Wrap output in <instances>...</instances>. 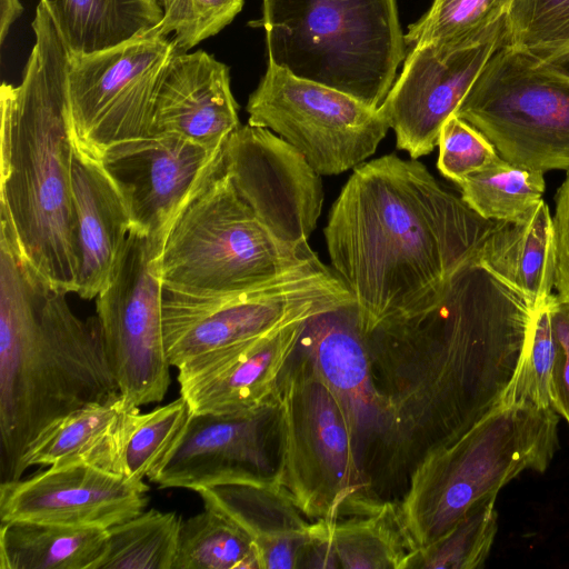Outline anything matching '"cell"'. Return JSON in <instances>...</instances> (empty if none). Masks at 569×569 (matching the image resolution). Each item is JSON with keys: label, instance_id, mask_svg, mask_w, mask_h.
Segmentation results:
<instances>
[{"label": "cell", "instance_id": "18", "mask_svg": "<svg viewBox=\"0 0 569 569\" xmlns=\"http://www.w3.org/2000/svg\"><path fill=\"white\" fill-rule=\"evenodd\" d=\"M240 126L229 67L203 50L176 52L158 89L152 133H176L224 148Z\"/></svg>", "mask_w": 569, "mask_h": 569}, {"label": "cell", "instance_id": "26", "mask_svg": "<svg viewBox=\"0 0 569 569\" xmlns=\"http://www.w3.org/2000/svg\"><path fill=\"white\" fill-rule=\"evenodd\" d=\"M249 535L224 515L204 508L182 520L172 569H257Z\"/></svg>", "mask_w": 569, "mask_h": 569}, {"label": "cell", "instance_id": "36", "mask_svg": "<svg viewBox=\"0 0 569 569\" xmlns=\"http://www.w3.org/2000/svg\"><path fill=\"white\" fill-rule=\"evenodd\" d=\"M438 147L437 167L442 176L456 183L500 157L483 133L455 113L443 123Z\"/></svg>", "mask_w": 569, "mask_h": 569}, {"label": "cell", "instance_id": "14", "mask_svg": "<svg viewBox=\"0 0 569 569\" xmlns=\"http://www.w3.org/2000/svg\"><path fill=\"white\" fill-rule=\"evenodd\" d=\"M509 42L506 20L479 43L457 49L436 44L410 47L400 74L379 107L397 147L411 159L438 146L441 128L491 56Z\"/></svg>", "mask_w": 569, "mask_h": 569}, {"label": "cell", "instance_id": "31", "mask_svg": "<svg viewBox=\"0 0 569 569\" xmlns=\"http://www.w3.org/2000/svg\"><path fill=\"white\" fill-rule=\"evenodd\" d=\"M190 417L183 397L142 413L124 453V475L143 481L162 465L177 443Z\"/></svg>", "mask_w": 569, "mask_h": 569}, {"label": "cell", "instance_id": "33", "mask_svg": "<svg viewBox=\"0 0 569 569\" xmlns=\"http://www.w3.org/2000/svg\"><path fill=\"white\" fill-rule=\"evenodd\" d=\"M163 17L156 27L160 34L173 33L177 53L216 36L241 11L244 0H158Z\"/></svg>", "mask_w": 569, "mask_h": 569}, {"label": "cell", "instance_id": "30", "mask_svg": "<svg viewBox=\"0 0 569 569\" xmlns=\"http://www.w3.org/2000/svg\"><path fill=\"white\" fill-rule=\"evenodd\" d=\"M496 498L475 503L451 529L427 546L422 566L450 569L481 567L498 530Z\"/></svg>", "mask_w": 569, "mask_h": 569}, {"label": "cell", "instance_id": "29", "mask_svg": "<svg viewBox=\"0 0 569 569\" xmlns=\"http://www.w3.org/2000/svg\"><path fill=\"white\" fill-rule=\"evenodd\" d=\"M512 0H433L408 27L406 44L443 49L472 46L488 38L505 20Z\"/></svg>", "mask_w": 569, "mask_h": 569}, {"label": "cell", "instance_id": "25", "mask_svg": "<svg viewBox=\"0 0 569 569\" xmlns=\"http://www.w3.org/2000/svg\"><path fill=\"white\" fill-rule=\"evenodd\" d=\"M182 518L174 511H142L108 528L94 569H172Z\"/></svg>", "mask_w": 569, "mask_h": 569}, {"label": "cell", "instance_id": "37", "mask_svg": "<svg viewBox=\"0 0 569 569\" xmlns=\"http://www.w3.org/2000/svg\"><path fill=\"white\" fill-rule=\"evenodd\" d=\"M550 319L556 338L551 408L569 425V301L552 293Z\"/></svg>", "mask_w": 569, "mask_h": 569}, {"label": "cell", "instance_id": "2", "mask_svg": "<svg viewBox=\"0 0 569 569\" xmlns=\"http://www.w3.org/2000/svg\"><path fill=\"white\" fill-rule=\"evenodd\" d=\"M31 26L36 40L21 82L1 86V224L51 290L76 293L69 50L42 2Z\"/></svg>", "mask_w": 569, "mask_h": 569}, {"label": "cell", "instance_id": "35", "mask_svg": "<svg viewBox=\"0 0 569 569\" xmlns=\"http://www.w3.org/2000/svg\"><path fill=\"white\" fill-rule=\"evenodd\" d=\"M391 530L385 525V518L350 521L342 526L328 525L331 553L345 568H385L399 567L405 558L395 551L396 542Z\"/></svg>", "mask_w": 569, "mask_h": 569}, {"label": "cell", "instance_id": "10", "mask_svg": "<svg viewBox=\"0 0 569 569\" xmlns=\"http://www.w3.org/2000/svg\"><path fill=\"white\" fill-rule=\"evenodd\" d=\"M247 112L250 126L286 140L320 176L360 166L390 129L379 108L270 61L248 99Z\"/></svg>", "mask_w": 569, "mask_h": 569}, {"label": "cell", "instance_id": "24", "mask_svg": "<svg viewBox=\"0 0 569 569\" xmlns=\"http://www.w3.org/2000/svg\"><path fill=\"white\" fill-rule=\"evenodd\" d=\"M107 540L103 528L1 522L0 569H94Z\"/></svg>", "mask_w": 569, "mask_h": 569}, {"label": "cell", "instance_id": "7", "mask_svg": "<svg viewBox=\"0 0 569 569\" xmlns=\"http://www.w3.org/2000/svg\"><path fill=\"white\" fill-rule=\"evenodd\" d=\"M558 423L551 408L502 403L438 448L427 477V546L522 471H546L558 448Z\"/></svg>", "mask_w": 569, "mask_h": 569}, {"label": "cell", "instance_id": "11", "mask_svg": "<svg viewBox=\"0 0 569 569\" xmlns=\"http://www.w3.org/2000/svg\"><path fill=\"white\" fill-rule=\"evenodd\" d=\"M160 250L131 229L113 276L97 296L107 359L122 398L132 406L161 401L170 386L162 331Z\"/></svg>", "mask_w": 569, "mask_h": 569}, {"label": "cell", "instance_id": "12", "mask_svg": "<svg viewBox=\"0 0 569 569\" xmlns=\"http://www.w3.org/2000/svg\"><path fill=\"white\" fill-rule=\"evenodd\" d=\"M223 151L153 132L109 149L101 161L128 202L131 229L144 233L161 253L181 212L221 171Z\"/></svg>", "mask_w": 569, "mask_h": 569}, {"label": "cell", "instance_id": "20", "mask_svg": "<svg viewBox=\"0 0 569 569\" xmlns=\"http://www.w3.org/2000/svg\"><path fill=\"white\" fill-rule=\"evenodd\" d=\"M142 413L121 395L87 405L44 429L28 447L18 479L32 466L83 462L124 475V453ZM126 476V475H124Z\"/></svg>", "mask_w": 569, "mask_h": 569}, {"label": "cell", "instance_id": "6", "mask_svg": "<svg viewBox=\"0 0 569 569\" xmlns=\"http://www.w3.org/2000/svg\"><path fill=\"white\" fill-rule=\"evenodd\" d=\"M455 114L512 164L569 170V76L527 50L502 44Z\"/></svg>", "mask_w": 569, "mask_h": 569}, {"label": "cell", "instance_id": "39", "mask_svg": "<svg viewBox=\"0 0 569 569\" xmlns=\"http://www.w3.org/2000/svg\"><path fill=\"white\" fill-rule=\"evenodd\" d=\"M543 60L569 76V51L545 58Z\"/></svg>", "mask_w": 569, "mask_h": 569}, {"label": "cell", "instance_id": "8", "mask_svg": "<svg viewBox=\"0 0 569 569\" xmlns=\"http://www.w3.org/2000/svg\"><path fill=\"white\" fill-rule=\"evenodd\" d=\"M353 301L323 263L243 292L198 297L166 291L163 341L171 367Z\"/></svg>", "mask_w": 569, "mask_h": 569}, {"label": "cell", "instance_id": "4", "mask_svg": "<svg viewBox=\"0 0 569 569\" xmlns=\"http://www.w3.org/2000/svg\"><path fill=\"white\" fill-rule=\"evenodd\" d=\"M268 61L378 109L406 41L396 0H262Z\"/></svg>", "mask_w": 569, "mask_h": 569}, {"label": "cell", "instance_id": "40", "mask_svg": "<svg viewBox=\"0 0 569 569\" xmlns=\"http://www.w3.org/2000/svg\"><path fill=\"white\" fill-rule=\"evenodd\" d=\"M156 1H158V0H156ZM158 2H159V1H158Z\"/></svg>", "mask_w": 569, "mask_h": 569}, {"label": "cell", "instance_id": "23", "mask_svg": "<svg viewBox=\"0 0 569 569\" xmlns=\"http://www.w3.org/2000/svg\"><path fill=\"white\" fill-rule=\"evenodd\" d=\"M70 53L113 47L157 27L156 0H40Z\"/></svg>", "mask_w": 569, "mask_h": 569}, {"label": "cell", "instance_id": "9", "mask_svg": "<svg viewBox=\"0 0 569 569\" xmlns=\"http://www.w3.org/2000/svg\"><path fill=\"white\" fill-rule=\"evenodd\" d=\"M176 52L172 39L156 27L110 48L69 52L74 147L101 160L109 149L150 136L158 89Z\"/></svg>", "mask_w": 569, "mask_h": 569}, {"label": "cell", "instance_id": "3", "mask_svg": "<svg viewBox=\"0 0 569 569\" xmlns=\"http://www.w3.org/2000/svg\"><path fill=\"white\" fill-rule=\"evenodd\" d=\"M120 395L96 317L79 318L0 236L1 482L18 479L30 443L51 423Z\"/></svg>", "mask_w": 569, "mask_h": 569}, {"label": "cell", "instance_id": "28", "mask_svg": "<svg viewBox=\"0 0 569 569\" xmlns=\"http://www.w3.org/2000/svg\"><path fill=\"white\" fill-rule=\"evenodd\" d=\"M543 174L499 157L457 184L461 199L482 218L513 221L542 199L546 188Z\"/></svg>", "mask_w": 569, "mask_h": 569}, {"label": "cell", "instance_id": "13", "mask_svg": "<svg viewBox=\"0 0 569 569\" xmlns=\"http://www.w3.org/2000/svg\"><path fill=\"white\" fill-rule=\"evenodd\" d=\"M222 168L276 238L308 243L321 213L323 190L320 174L298 150L269 129L248 123L229 137Z\"/></svg>", "mask_w": 569, "mask_h": 569}, {"label": "cell", "instance_id": "34", "mask_svg": "<svg viewBox=\"0 0 569 569\" xmlns=\"http://www.w3.org/2000/svg\"><path fill=\"white\" fill-rule=\"evenodd\" d=\"M551 296L537 309L529 350L507 390L503 403L527 402L539 408H551L556 353V338L550 319Z\"/></svg>", "mask_w": 569, "mask_h": 569}, {"label": "cell", "instance_id": "21", "mask_svg": "<svg viewBox=\"0 0 569 569\" xmlns=\"http://www.w3.org/2000/svg\"><path fill=\"white\" fill-rule=\"evenodd\" d=\"M368 337L353 300L305 320L297 345L316 360V370L341 403L350 425L367 422L372 412Z\"/></svg>", "mask_w": 569, "mask_h": 569}, {"label": "cell", "instance_id": "15", "mask_svg": "<svg viewBox=\"0 0 569 569\" xmlns=\"http://www.w3.org/2000/svg\"><path fill=\"white\" fill-rule=\"evenodd\" d=\"M149 486L83 462L49 466L0 485V522L108 529L144 511Z\"/></svg>", "mask_w": 569, "mask_h": 569}, {"label": "cell", "instance_id": "5", "mask_svg": "<svg viewBox=\"0 0 569 569\" xmlns=\"http://www.w3.org/2000/svg\"><path fill=\"white\" fill-rule=\"evenodd\" d=\"M321 263L309 243L276 238L222 168L173 223L158 271L166 291L209 297L256 289Z\"/></svg>", "mask_w": 569, "mask_h": 569}, {"label": "cell", "instance_id": "1", "mask_svg": "<svg viewBox=\"0 0 569 569\" xmlns=\"http://www.w3.org/2000/svg\"><path fill=\"white\" fill-rule=\"evenodd\" d=\"M493 223L421 162L387 154L355 168L323 232L332 270L371 332L436 303Z\"/></svg>", "mask_w": 569, "mask_h": 569}, {"label": "cell", "instance_id": "22", "mask_svg": "<svg viewBox=\"0 0 569 569\" xmlns=\"http://www.w3.org/2000/svg\"><path fill=\"white\" fill-rule=\"evenodd\" d=\"M477 259L535 308L555 288L556 243L552 217L541 199L513 221H495L482 240Z\"/></svg>", "mask_w": 569, "mask_h": 569}, {"label": "cell", "instance_id": "38", "mask_svg": "<svg viewBox=\"0 0 569 569\" xmlns=\"http://www.w3.org/2000/svg\"><path fill=\"white\" fill-rule=\"evenodd\" d=\"M552 216L556 243L553 286L559 299L569 301V170L558 188Z\"/></svg>", "mask_w": 569, "mask_h": 569}, {"label": "cell", "instance_id": "32", "mask_svg": "<svg viewBox=\"0 0 569 569\" xmlns=\"http://www.w3.org/2000/svg\"><path fill=\"white\" fill-rule=\"evenodd\" d=\"M509 43L541 59L569 51V0H512Z\"/></svg>", "mask_w": 569, "mask_h": 569}, {"label": "cell", "instance_id": "27", "mask_svg": "<svg viewBox=\"0 0 569 569\" xmlns=\"http://www.w3.org/2000/svg\"><path fill=\"white\" fill-rule=\"evenodd\" d=\"M308 391L305 422L311 437L307 439L311 441L316 463L323 470L339 503L356 480L350 423L341 403L320 376Z\"/></svg>", "mask_w": 569, "mask_h": 569}, {"label": "cell", "instance_id": "17", "mask_svg": "<svg viewBox=\"0 0 569 569\" xmlns=\"http://www.w3.org/2000/svg\"><path fill=\"white\" fill-rule=\"evenodd\" d=\"M303 322L200 355L178 367L180 396L190 415L247 416L273 407L280 371L296 351Z\"/></svg>", "mask_w": 569, "mask_h": 569}, {"label": "cell", "instance_id": "16", "mask_svg": "<svg viewBox=\"0 0 569 569\" xmlns=\"http://www.w3.org/2000/svg\"><path fill=\"white\" fill-rule=\"evenodd\" d=\"M271 418L272 407L247 416L190 415L177 443L149 481L160 488L194 491L270 482Z\"/></svg>", "mask_w": 569, "mask_h": 569}, {"label": "cell", "instance_id": "19", "mask_svg": "<svg viewBox=\"0 0 569 569\" xmlns=\"http://www.w3.org/2000/svg\"><path fill=\"white\" fill-rule=\"evenodd\" d=\"M72 194L76 212V293L93 299L110 282L131 230L128 202L101 160L74 147Z\"/></svg>", "mask_w": 569, "mask_h": 569}]
</instances>
